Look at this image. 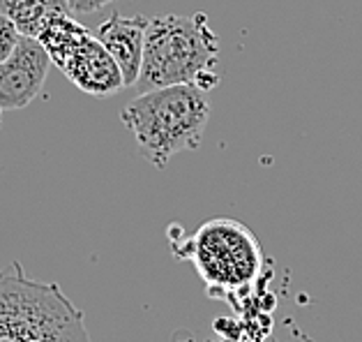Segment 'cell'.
<instances>
[{"mask_svg": "<svg viewBox=\"0 0 362 342\" xmlns=\"http://www.w3.org/2000/svg\"><path fill=\"white\" fill-rule=\"evenodd\" d=\"M47 49L51 65H56L78 91L93 98H111L125 89L122 72L97 35L81 25L72 14L54 16L37 35Z\"/></svg>", "mask_w": 362, "mask_h": 342, "instance_id": "5b68a950", "label": "cell"}, {"mask_svg": "<svg viewBox=\"0 0 362 342\" xmlns=\"http://www.w3.org/2000/svg\"><path fill=\"white\" fill-rule=\"evenodd\" d=\"M0 342H93L86 314L60 285L35 280L21 261L0 268Z\"/></svg>", "mask_w": 362, "mask_h": 342, "instance_id": "3957f363", "label": "cell"}, {"mask_svg": "<svg viewBox=\"0 0 362 342\" xmlns=\"http://www.w3.org/2000/svg\"><path fill=\"white\" fill-rule=\"evenodd\" d=\"M120 120L134 137L139 155L164 169L173 155L201 146L210 120L208 93L192 84L146 91L122 107Z\"/></svg>", "mask_w": 362, "mask_h": 342, "instance_id": "7a4b0ae2", "label": "cell"}, {"mask_svg": "<svg viewBox=\"0 0 362 342\" xmlns=\"http://www.w3.org/2000/svg\"><path fill=\"white\" fill-rule=\"evenodd\" d=\"M0 14L12 19L21 35L37 38L54 16L72 12L67 7V0H0Z\"/></svg>", "mask_w": 362, "mask_h": 342, "instance_id": "ba28073f", "label": "cell"}, {"mask_svg": "<svg viewBox=\"0 0 362 342\" xmlns=\"http://www.w3.org/2000/svg\"><path fill=\"white\" fill-rule=\"evenodd\" d=\"M0 122H3V109H0Z\"/></svg>", "mask_w": 362, "mask_h": 342, "instance_id": "8fae6325", "label": "cell"}, {"mask_svg": "<svg viewBox=\"0 0 362 342\" xmlns=\"http://www.w3.org/2000/svg\"><path fill=\"white\" fill-rule=\"evenodd\" d=\"M219 38L208 16L162 14L148 19L144 63L136 79L139 93L175 84H192L210 93L219 86Z\"/></svg>", "mask_w": 362, "mask_h": 342, "instance_id": "6da1fadb", "label": "cell"}, {"mask_svg": "<svg viewBox=\"0 0 362 342\" xmlns=\"http://www.w3.org/2000/svg\"><path fill=\"white\" fill-rule=\"evenodd\" d=\"M21 40V30L16 28L12 19H7L5 14H0V63L5 58H10V54L16 49Z\"/></svg>", "mask_w": 362, "mask_h": 342, "instance_id": "9c48e42d", "label": "cell"}, {"mask_svg": "<svg viewBox=\"0 0 362 342\" xmlns=\"http://www.w3.org/2000/svg\"><path fill=\"white\" fill-rule=\"evenodd\" d=\"M109 3H113V0H67V7L72 14H95Z\"/></svg>", "mask_w": 362, "mask_h": 342, "instance_id": "30bf717a", "label": "cell"}, {"mask_svg": "<svg viewBox=\"0 0 362 342\" xmlns=\"http://www.w3.org/2000/svg\"><path fill=\"white\" fill-rule=\"evenodd\" d=\"M51 58L37 38L21 35L19 45L0 63V109H23L42 93Z\"/></svg>", "mask_w": 362, "mask_h": 342, "instance_id": "8992f818", "label": "cell"}, {"mask_svg": "<svg viewBox=\"0 0 362 342\" xmlns=\"http://www.w3.org/2000/svg\"><path fill=\"white\" fill-rule=\"evenodd\" d=\"M178 254L192 259L210 298L228 303L259 278L266 261L256 236L231 217L203 222L187 243V250H178Z\"/></svg>", "mask_w": 362, "mask_h": 342, "instance_id": "277c9868", "label": "cell"}, {"mask_svg": "<svg viewBox=\"0 0 362 342\" xmlns=\"http://www.w3.org/2000/svg\"><path fill=\"white\" fill-rule=\"evenodd\" d=\"M146 16H122L111 14L107 21L97 25V40L102 42L109 56L116 60L122 72V84L125 89L136 86V79L144 63V40H146Z\"/></svg>", "mask_w": 362, "mask_h": 342, "instance_id": "52a82bcc", "label": "cell"}, {"mask_svg": "<svg viewBox=\"0 0 362 342\" xmlns=\"http://www.w3.org/2000/svg\"><path fill=\"white\" fill-rule=\"evenodd\" d=\"M266 342H275V340H272V338H270V340H266Z\"/></svg>", "mask_w": 362, "mask_h": 342, "instance_id": "7c38bea8", "label": "cell"}]
</instances>
